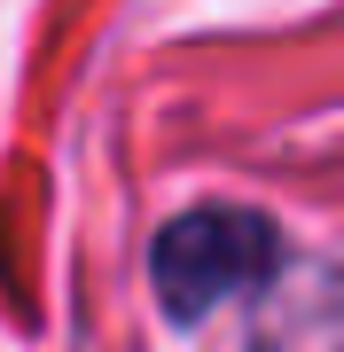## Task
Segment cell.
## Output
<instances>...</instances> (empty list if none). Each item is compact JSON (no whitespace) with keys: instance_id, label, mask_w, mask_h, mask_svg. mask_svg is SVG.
Wrapping results in <instances>:
<instances>
[{"instance_id":"obj_2","label":"cell","mask_w":344,"mask_h":352,"mask_svg":"<svg viewBox=\"0 0 344 352\" xmlns=\"http://www.w3.org/2000/svg\"><path fill=\"white\" fill-rule=\"evenodd\" d=\"M251 352H344V274L329 266H297L258 289Z\"/></svg>"},{"instance_id":"obj_1","label":"cell","mask_w":344,"mask_h":352,"mask_svg":"<svg viewBox=\"0 0 344 352\" xmlns=\"http://www.w3.org/2000/svg\"><path fill=\"white\" fill-rule=\"evenodd\" d=\"M282 266V235L258 212H235V204H204V212H180L149 251L157 298H165L172 321H204L211 305L251 298L266 289Z\"/></svg>"}]
</instances>
